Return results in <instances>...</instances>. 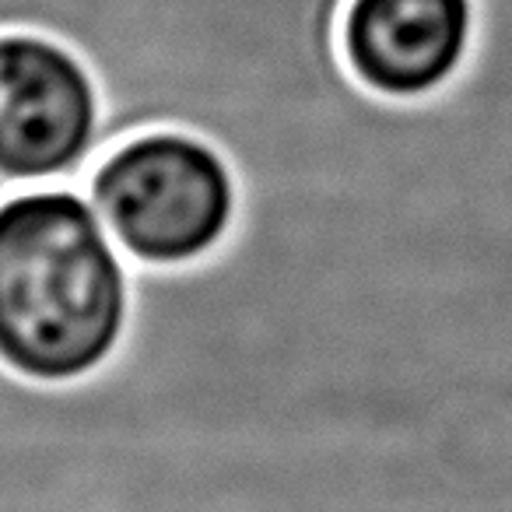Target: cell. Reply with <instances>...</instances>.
<instances>
[{"instance_id": "obj_1", "label": "cell", "mask_w": 512, "mask_h": 512, "mask_svg": "<svg viewBox=\"0 0 512 512\" xmlns=\"http://www.w3.org/2000/svg\"><path fill=\"white\" fill-rule=\"evenodd\" d=\"M134 316V278L92 193L71 183L0 197V365L43 386L99 372Z\"/></svg>"}, {"instance_id": "obj_2", "label": "cell", "mask_w": 512, "mask_h": 512, "mask_svg": "<svg viewBox=\"0 0 512 512\" xmlns=\"http://www.w3.org/2000/svg\"><path fill=\"white\" fill-rule=\"evenodd\" d=\"M88 193L116 246L148 267L211 256L239 221V176L207 137L155 127L95 158Z\"/></svg>"}, {"instance_id": "obj_3", "label": "cell", "mask_w": 512, "mask_h": 512, "mask_svg": "<svg viewBox=\"0 0 512 512\" xmlns=\"http://www.w3.org/2000/svg\"><path fill=\"white\" fill-rule=\"evenodd\" d=\"M106 102L92 64L39 29H0V179L88 190Z\"/></svg>"}, {"instance_id": "obj_4", "label": "cell", "mask_w": 512, "mask_h": 512, "mask_svg": "<svg viewBox=\"0 0 512 512\" xmlns=\"http://www.w3.org/2000/svg\"><path fill=\"white\" fill-rule=\"evenodd\" d=\"M477 0H348L341 57L369 92L414 102L460 78L474 53Z\"/></svg>"}]
</instances>
